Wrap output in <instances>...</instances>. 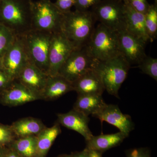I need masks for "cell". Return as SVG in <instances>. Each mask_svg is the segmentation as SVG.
I'll list each match as a JSON object with an SVG mask.
<instances>
[{"instance_id":"1","label":"cell","mask_w":157,"mask_h":157,"mask_svg":"<svg viewBox=\"0 0 157 157\" xmlns=\"http://www.w3.org/2000/svg\"><path fill=\"white\" fill-rule=\"evenodd\" d=\"M32 0H1L0 23L21 37L32 29Z\"/></svg>"},{"instance_id":"2","label":"cell","mask_w":157,"mask_h":157,"mask_svg":"<svg viewBox=\"0 0 157 157\" xmlns=\"http://www.w3.org/2000/svg\"><path fill=\"white\" fill-rule=\"evenodd\" d=\"M96 20L90 10L63 13L61 32L75 48L84 47L91 36Z\"/></svg>"},{"instance_id":"3","label":"cell","mask_w":157,"mask_h":157,"mask_svg":"<svg viewBox=\"0 0 157 157\" xmlns=\"http://www.w3.org/2000/svg\"><path fill=\"white\" fill-rule=\"evenodd\" d=\"M91 56L98 62L108 60L121 54L117 33L99 23L85 46Z\"/></svg>"},{"instance_id":"4","label":"cell","mask_w":157,"mask_h":157,"mask_svg":"<svg viewBox=\"0 0 157 157\" xmlns=\"http://www.w3.org/2000/svg\"><path fill=\"white\" fill-rule=\"evenodd\" d=\"M131 65L121 53L103 62H97L95 69L100 74L105 90L119 98L118 92L126 78Z\"/></svg>"},{"instance_id":"5","label":"cell","mask_w":157,"mask_h":157,"mask_svg":"<svg viewBox=\"0 0 157 157\" xmlns=\"http://www.w3.org/2000/svg\"><path fill=\"white\" fill-rule=\"evenodd\" d=\"M52 33L32 29L21 36L30 61L48 75V56Z\"/></svg>"},{"instance_id":"6","label":"cell","mask_w":157,"mask_h":157,"mask_svg":"<svg viewBox=\"0 0 157 157\" xmlns=\"http://www.w3.org/2000/svg\"><path fill=\"white\" fill-rule=\"evenodd\" d=\"M63 13L51 0H39L33 5L32 29L53 33L60 31Z\"/></svg>"},{"instance_id":"7","label":"cell","mask_w":157,"mask_h":157,"mask_svg":"<svg viewBox=\"0 0 157 157\" xmlns=\"http://www.w3.org/2000/svg\"><path fill=\"white\" fill-rule=\"evenodd\" d=\"M96 21L116 33L125 29V10L123 2L100 0L91 8Z\"/></svg>"},{"instance_id":"8","label":"cell","mask_w":157,"mask_h":157,"mask_svg":"<svg viewBox=\"0 0 157 157\" xmlns=\"http://www.w3.org/2000/svg\"><path fill=\"white\" fill-rule=\"evenodd\" d=\"M97 62L90 56L85 46L76 48L62 65L58 74L73 82L95 67Z\"/></svg>"},{"instance_id":"9","label":"cell","mask_w":157,"mask_h":157,"mask_svg":"<svg viewBox=\"0 0 157 157\" xmlns=\"http://www.w3.org/2000/svg\"><path fill=\"white\" fill-rule=\"evenodd\" d=\"M75 48L61 31L52 33L48 52V76L57 75L62 65Z\"/></svg>"},{"instance_id":"10","label":"cell","mask_w":157,"mask_h":157,"mask_svg":"<svg viewBox=\"0 0 157 157\" xmlns=\"http://www.w3.org/2000/svg\"><path fill=\"white\" fill-rule=\"evenodd\" d=\"M2 61L3 70L12 80H16L23 68L30 61L20 37H16Z\"/></svg>"},{"instance_id":"11","label":"cell","mask_w":157,"mask_h":157,"mask_svg":"<svg viewBox=\"0 0 157 157\" xmlns=\"http://www.w3.org/2000/svg\"><path fill=\"white\" fill-rule=\"evenodd\" d=\"M121 53L130 65H138L146 56V43L129 33L125 29L117 33Z\"/></svg>"},{"instance_id":"12","label":"cell","mask_w":157,"mask_h":157,"mask_svg":"<svg viewBox=\"0 0 157 157\" xmlns=\"http://www.w3.org/2000/svg\"><path fill=\"white\" fill-rule=\"evenodd\" d=\"M101 121H105L114 126L129 136L135 128V124L132 117L128 114H124L118 106L114 104H107L101 111L92 116Z\"/></svg>"},{"instance_id":"13","label":"cell","mask_w":157,"mask_h":157,"mask_svg":"<svg viewBox=\"0 0 157 157\" xmlns=\"http://www.w3.org/2000/svg\"><path fill=\"white\" fill-rule=\"evenodd\" d=\"M40 100L39 96L31 92L17 80L0 94V103L8 107H16Z\"/></svg>"},{"instance_id":"14","label":"cell","mask_w":157,"mask_h":157,"mask_svg":"<svg viewBox=\"0 0 157 157\" xmlns=\"http://www.w3.org/2000/svg\"><path fill=\"white\" fill-rule=\"evenodd\" d=\"M48 75L29 61L21 72L17 80L28 89L39 96L45 87Z\"/></svg>"},{"instance_id":"15","label":"cell","mask_w":157,"mask_h":157,"mask_svg":"<svg viewBox=\"0 0 157 157\" xmlns=\"http://www.w3.org/2000/svg\"><path fill=\"white\" fill-rule=\"evenodd\" d=\"M57 116V122L60 125L79 133L86 141L92 137V133L89 127V117L73 109L66 113H58Z\"/></svg>"},{"instance_id":"16","label":"cell","mask_w":157,"mask_h":157,"mask_svg":"<svg viewBox=\"0 0 157 157\" xmlns=\"http://www.w3.org/2000/svg\"><path fill=\"white\" fill-rule=\"evenodd\" d=\"M72 85L73 91L78 94L102 95L105 90L102 78L95 68L73 82Z\"/></svg>"},{"instance_id":"17","label":"cell","mask_w":157,"mask_h":157,"mask_svg":"<svg viewBox=\"0 0 157 157\" xmlns=\"http://www.w3.org/2000/svg\"><path fill=\"white\" fill-rule=\"evenodd\" d=\"M125 10V29L145 43L149 41L145 26V14L136 11L127 2H124Z\"/></svg>"},{"instance_id":"18","label":"cell","mask_w":157,"mask_h":157,"mask_svg":"<svg viewBox=\"0 0 157 157\" xmlns=\"http://www.w3.org/2000/svg\"><path fill=\"white\" fill-rule=\"evenodd\" d=\"M72 91H73L72 82L59 74L49 76L40 98L41 100L53 101Z\"/></svg>"},{"instance_id":"19","label":"cell","mask_w":157,"mask_h":157,"mask_svg":"<svg viewBox=\"0 0 157 157\" xmlns=\"http://www.w3.org/2000/svg\"><path fill=\"white\" fill-rule=\"evenodd\" d=\"M128 137L126 134L121 132L115 134L93 135L90 140L86 141V148L103 152L120 145Z\"/></svg>"},{"instance_id":"20","label":"cell","mask_w":157,"mask_h":157,"mask_svg":"<svg viewBox=\"0 0 157 157\" xmlns=\"http://www.w3.org/2000/svg\"><path fill=\"white\" fill-rule=\"evenodd\" d=\"M107 104L102 95L78 94L73 109L89 116L100 112Z\"/></svg>"},{"instance_id":"21","label":"cell","mask_w":157,"mask_h":157,"mask_svg":"<svg viewBox=\"0 0 157 157\" xmlns=\"http://www.w3.org/2000/svg\"><path fill=\"white\" fill-rule=\"evenodd\" d=\"M11 126L17 138L36 136L46 127L40 120L32 117L18 120L11 124Z\"/></svg>"},{"instance_id":"22","label":"cell","mask_w":157,"mask_h":157,"mask_svg":"<svg viewBox=\"0 0 157 157\" xmlns=\"http://www.w3.org/2000/svg\"><path fill=\"white\" fill-rule=\"evenodd\" d=\"M58 122L50 128L45 127L36 136V157H45L58 136L61 133Z\"/></svg>"},{"instance_id":"23","label":"cell","mask_w":157,"mask_h":157,"mask_svg":"<svg viewBox=\"0 0 157 157\" xmlns=\"http://www.w3.org/2000/svg\"><path fill=\"white\" fill-rule=\"evenodd\" d=\"M9 147L23 157H36V136L16 138Z\"/></svg>"},{"instance_id":"24","label":"cell","mask_w":157,"mask_h":157,"mask_svg":"<svg viewBox=\"0 0 157 157\" xmlns=\"http://www.w3.org/2000/svg\"><path fill=\"white\" fill-rule=\"evenodd\" d=\"M145 21L149 41L153 42L157 37V4L150 5L145 14Z\"/></svg>"},{"instance_id":"25","label":"cell","mask_w":157,"mask_h":157,"mask_svg":"<svg viewBox=\"0 0 157 157\" xmlns=\"http://www.w3.org/2000/svg\"><path fill=\"white\" fill-rule=\"evenodd\" d=\"M16 37L11 29L0 23V59L11 47Z\"/></svg>"},{"instance_id":"26","label":"cell","mask_w":157,"mask_h":157,"mask_svg":"<svg viewBox=\"0 0 157 157\" xmlns=\"http://www.w3.org/2000/svg\"><path fill=\"white\" fill-rule=\"evenodd\" d=\"M143 73L157 81V59L146 56L138 65Z\"/></svg>"},{"instance_id":"27","label":"cell","mask_w":157,"mask_h":157,"mask_svg":"<svg viewBox=\"0 0 157 157\" xmlns=\"http://www.w3.org/2000/svg\"><path fill=\"white\" fill-rule=\"evenodd\" d=\"M16 138L11 125L0 123V147H9Z\"/></svg>"},{"instance_id":"28","label":"cell","mask_w":157,"mask_h":157,"mask_svg":"<svg viewBox=\"0 0 157 157\" xmlns=\"http://www.w3.org/2000/svg\"><path fill=\"white\" fill-rule=\"evenodd\" d=\"M125 2L136 11L144 14H146L150 6L147 0H127Z\"/></svg>"},{"instance_id":"29","label":"cell","mask_w":157,"mask_h":157,"mask_svg":"<svg viewBox=\"0 0 157 157\" xmlns=\"http://www.w3.org/2000/svg\"><path fill=\"white\" fill-rule=\"evenodd\" d=\"M100 0H76L74 7L75 10L85 11L89 10L93 6L96 5Z\"/></svg>"},{"instance_id":"30","label":"cell","mask_w":157,"mask_h":157,"mask_svg":"<svg viewBox=\"0 0 157 157\" xmlns=\"http://www.w3.org/2000/svg\"><path fill=\"white\" fill-rule=\"evenodd\" d=\"M76 0H56L55 5L62 13H67L71 11L72 7L74 6Z\"/></svg>"},{"instance_id":"31","label":"cell","mask_w":157,"mask_h":157,"mask_svg":"<svg viewBox=\"0 0 157 157\" xmlns=\"http://www.w3.org/2000/svg\"><path fill=\"white\" fill-rule=\"evenodd\" d=\"M127 157H150V151L145 147L131 149L126 152Z\"/></svg>"},{"instance_id":"32","label":"cell","mask_w":157,"mask_h":157,"mask_svg":"<svg viewBox=\"0 0 157 157\" xmlns=\"http://www.w3.org/2000/svg\"><path fill=\"white\" fill-rule=\"evenodd\" d=\"M14 80L3 69L0 70V94L9 87Z\"/></svg>"},{"instance_id":"33","label":"cell","mask_w":157,"mask_h":157,"mask_svg":"<svg viewBox=\"0 0 157 157\" xmlns=\"http://www.w3.org/2000/svg\"><path fill=\"white\" fill-rule=\"evenodd\" d=\"M4 157H23L10 147L6 149Z\"/></svg>"},{"instance_id":"34","label":"cell","mask_w":157,"mask_h":157,"mask_svg":"<svg viewBox=\"0 0 157 157\" xmlns=\"http://www.w3.org/2000/svg\"><path fill=\"white\" fill-rule=\"evenodd\" d=\"M73 157H88L89 156V150L86 148L80 152H77L72 154Z\"/></svg>"},{"instance_id":"35","label":"cell","mask_w":157,"mask_h":157,"mask_svg":"<svg viewBox=\"0 0 157 157\" xmlns=\"http://www.w3.org/2000/svg\"><path fill=\"white\" fill-rule=\"evenodd\" d=\"M89 157H102L103 152L98 151L88 150Z\"/></svg>"},{"instance_id":"36","label":"cell","mask_w":157,"mask_h":157,"mask_svg":"<svg viewBox=\"0 0 157 157\" xmlns=\"http://www.w3.org/2000/svg\"><path fill=\"white\" fill-rule=\"evenodd\" d=\"M6 148L0 147V157H4Z\"/></svg>"},{"instance_id":"37","label":"cell","mask_w":157,"mask_h":157,"mask_svg":"<svg viewBox=\"0 0 157 157\" xmlns=\"http://www.w3.org/2000/svg\"><path fill=\"white\" fill-rule=\"evenodd\" d=\"M58 157H73V156H72V154L70 155H62L60 156H59Z\"/></svg>"},{"instance_id":"38","label":"cell","mask_w":157,"mask_h":157,"mask_svg":"<svg viewBox=\"0 0 157 157\" xmlns=\"http://www.w3.org/2000/svg\"><path fill=\"white\" fill-rule=\"evenodd\" d=\"M1 69H3L2 68V59H0V70Z\"/></svg>"},{"instance_id":"39","label":"cell","mask_w":157,"mask_h":157,"mask_svg":"<svg viewBox=\"0 0 157 157\" xmlns=\"http://www.w3.org/2000/svg\"><path fill=\"white\" fill-rule=\"evenodd\" d=\"M115 1H119V2H126L127 0H115Z\"/></svg>"},{"instance_id":"40","label":"cell","mask_w":157,"mask_h":157,"mask_svg":"<svg viewBox=\"0 0 157 157\" xmlns=\"http://www.w3.org/2000/svg\"><path fill=\"white\" fill-rule=\"evenodd\" d=\"M155 4H157V0H154Z\"/></svg>"},{"instance_id":"41","label":"cell","mask_w":157,"mask_h":157,"mask_svg":"<svg viewBox=\"0 0 157 157\" xmlns=\"http://www.w3.org/2000/svg\"><path fill=\"white\" fill-rule=\"evenodd\" d=\"M1 0H0V3H1Z\"/></svg>"}]
</instances>
